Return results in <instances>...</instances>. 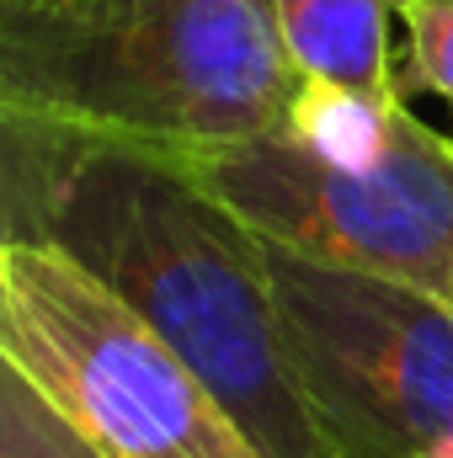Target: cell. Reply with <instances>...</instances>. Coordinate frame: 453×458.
I'll use <instances>...</instances> for the list:
<instances>
[{
	"mask_svg": "<svg viewBox=\"0 0 453 458\" xmlns=\"http://www.w3.org/2000/svg\"><path fill=\"white\" fill-rule=\"evenodd\" d=\"M5 240H48L117 288L267 458H331L294 384L267 245L171 155L0 117Z\"/></svg>",
	"mask_w": 453,
	"mask_h": 458,
	"instance_id": "6da1fadb",
	"label": "cell"
},
{
	"mask_svg": "<svg viewBox=\"0 0 453 458\" xmlns=\"http://www.w3.org/2000/svg\"><path fill=\"white\" fill-rule=\"evenodd\" d=\"M278 0H0V117L209 160L288 128Z\"/></svg>",
	"mask_w": 453,
	"mask_h": 458,
	"instance_id": "7a4b0ae2",
	"label": "cell"
},
{
	"mask_svg": "<svg viewBox=\"0 0 453 458\" xmlns=\"http://www.w3.org/2000/svg\"><path fill=\"white\" fill-rule=\"evenodd\" d=\"M0 362L102 458H267L198 368L48 240H0Z\"/></svg>",
	"mask_w": 453,
	"mask_h": 458,
	"instance_id": "3957f363",
	"label": "cell"
},
{
	"mask_svg": "<svg viewBox=\"0 0 453 458\" xmlns=\"http://www.w3.org/2000/svg\"><path fill=\"white\" fill-rule=\"evenodd\" d=\"M182 165L267 245L453 310V133L427 128L411 107L363 160H331L272 133Z\"/></svg>",
	"mask_w": 453,
	"mask_h": 458,
	"instance_id": "277c9868",
	"label": "cell"
},
{
	"mask_svg": "<svg viewBox=\"0 0 453 458\" xmlns=\"http://www.w3.org/2000/svg\"><path fill=\"white\" fill-rule=\"evenodd\" d=\"M267 245V240H261ZM294 384L331 458H453V310L267 245Z\"/></svg>",
	"mask_w": 453,
	"mask_h": 458,
	"instance_id": "5b68a950",
	"label": "cell"
},
{
	"mask_svg": "<svg viewBox=\"0 0 453 458\" xmlns=\"http://www.w3.org/2000/svg\"><path fill=\"white\" fill-rule=\"evenodd\" d=\"M400 0H278V32L304 86L400 102L395 70Z\"/></svg>",
	"mask_w": 453,
	"mask_h": 458,
	"instance_id": "8992f818",
	"label": "cell"
},
{
	"mask_svg": "<svg viewBox=\"0 0 453 458\" xmlns=\"http://www.w3.org/2000/svg\"><path fill=\"white\" fill-rule=\"evenodd\" d=\"M0 458H102L21 373H0Z\"/></svg>",
	"mask_w": 453,
	"mask_h": 458,
	"instance_id": "52a82bcc",
	"label": "cell"
},
{
	"mask_svg": "<svg viewBox=\"0 0 453 458\" xmlns=\"http://www.w3.org/2000/svg\"><path fill=\"white\" fill-rule=\"evenodd\" d=\"M400 27H406V75L443 97L453 113V5L438 0H400Z\"/></svg>",
	"mask_w": 453,
	"mask_h": 458,
	"instance_id": "ba28073f",
	"label": "cell"
},
{
	"mask_svg": "<svg viewBox=\"0 0 453 458\" xmlns=\"http://www.w3.org/2000/svg\"><path fill=\"white\" fill-rule=\"evenodd\" d=\"M438 5H453V0H438Z\"/></svg>",
	"mask_w": 453,
	"mask_h": 458,
	"instance_id": "9c48e42d",
	"label": "cell"
}]
</instances>
